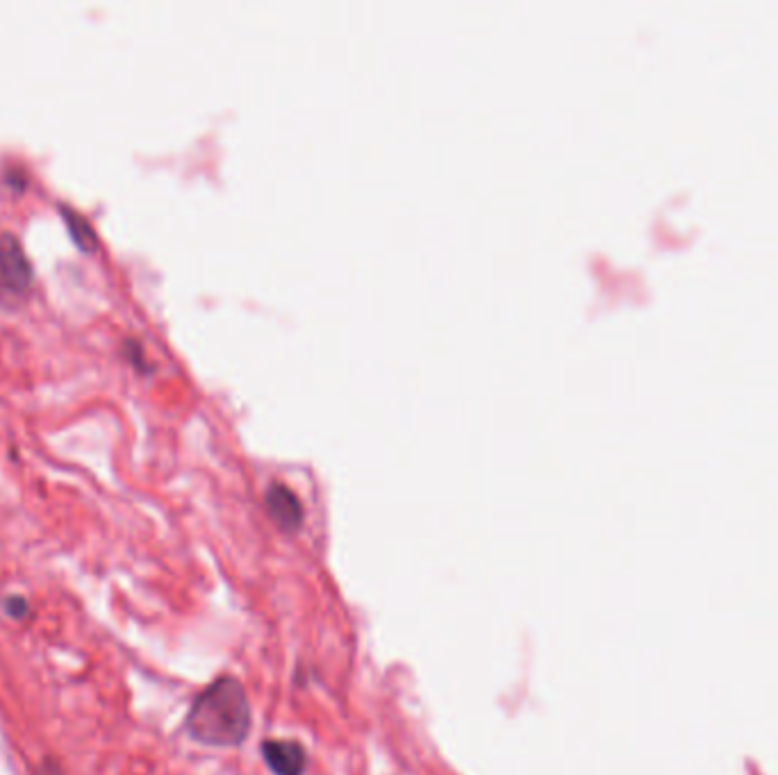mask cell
I'll list each match as a JSON object with an SVG mask.
<instances>
[{"label": "cell", "mask_w": 778, "mask_h": 775, "mask_svg": "<svg viewBox=\"0 0 778 775\" xmlns=\"http://www.w3.org/2000/svg\"><path fill=\"white\" fill-rule=\"evenodd\" d=\"M187 732L194 741L214 748L244 744L251 732V703L235 678H219L194 700L187 714Z\"/></svg>", "instance_id": "cell-1"}, {"label": "cell", "mask_w": 778, "mask_h": 775, "mask_svg": "<svg viewBox=\"0 0 778 775\" xmlns=\"http://www.w3.org/2000/svg\"><path fill=\"white\" fill-rule=\"evenodd\" d=\"M32 282V269L21 241L10 232L0 237V285L10 294H26Z\"/></svg>", "instance_id": "cell-2"}, {"label": "cell", "mask_w": 778, "mask_h": 775, "mask_svg": "<svg viewBox=\"0 0 778 775\" xmlns=\"http://www.w3.org/2000/svg\"><path fill=\"white\" fill-rule=\"evenodd\" d=\"M264 505H267V512L280 530L285 532H294L301 528L303 523V503L301 498L296 496V491L285 485V482H271L267 494H264Z\"/></svg>", "instance_id": "cell-3"}, {"label": "cell", "mask_w": 778, "mask_h": 775, "mask_svg": "<svg viewBox=\"0 0 778 775\" xmlns=\"http://www.w3.org/2000/svg\"><path fill=\"white\" fill-rule=\"evenodd\" d=\"M262 755L273 775H303L308 755L299 741L269 739L262 744Z\"/></svg>", "instance_id": "cell-4"}, {"label": "cell", "mask_w": 778, "mask_h": 775, "mask_svg": "<svg viewBox=\"0 0 778 775\" xmlns=\"http://www.w3.org/2000/svg\"><path fill=\"white\" fill-rule=\"evenodd\" d=\"M62 214H64V223H66V228H69L73 241H76V244L82 250H94L96 248V232H94V228H91V225L85 219H82L78 212L66 210V207H64Z\"/></svg>", "instance_id": "cell-5"}]
</instances>
